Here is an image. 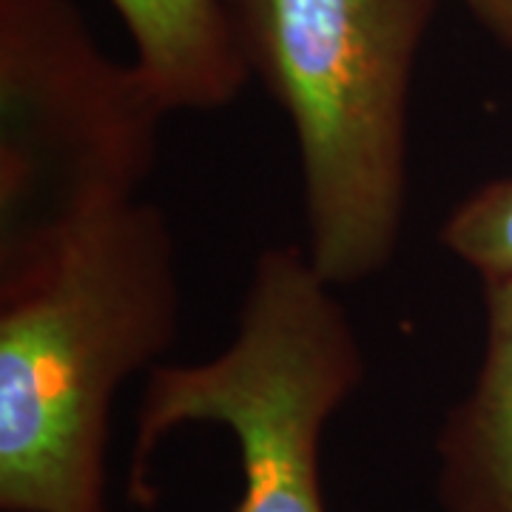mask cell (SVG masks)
Instances as JSON below:
<instances>
[{
  "instance_id": "1",
  "label": "cell",
  "mask_w": 512,
  "mask_h": 512,
  "mask_svg": "<svg viewBox=\"0 0 512 512\" xmlns=\"http://www.w3.org/2000/svg\"><path fill=\"white\" fill-rule=\"evenodd\" d=\"M180 316L177 239L143 200L0 285V510L109 512L114 393L157 367Z\"/></svg>"
},
{
  "instance_id": "2",
  "label": "cell",
  "mask_w": 512,
  "mask_h": 512,
  "mask_svg": "<svg viewBox=\"0 0 512 512\" xmlns=\"http://www.w3.org/2000/svg\"><path fill=\"white\" fill-rule=\"evenodd\" d=\"M439 0H220L251 77L291 120L305 254L333 288L393 262L410 86Z\"/></svg>"
},
{
  "instance_id": "3",
  "label": "cell",
  "mask_w": 512,
  "mask_h": 512,
  "mask_svg": "<svg viewBox=\"0 0 512 512\" xmlns=\"http://www.w3.org/2000/svg\"><path fill=\"white\" fill-rule=\"evenodd\" d=\"M365 379L348 311L305 248L256 256L228 348L194 365L148 370L137 410L128 495L154 507L151 458L185 424H217L237 441V512H328L322 436Z\"/></svg>"
},
{
  "instance_id": "4",
  "label": "cell",
  "mask_w": 512,
  "mask_h": 512,
  "mask_svg": "<svg viewBox=\"0 0 512 512\" xmlns=\"http://www.w3.org/2000/svg\"><path fill=\"white\" fill-rule=\"evenodd\" d=\"M165 114L72 0H0V285L137 200Z\"/></svg>"
},
{
  "instance_id": "5",
  "label": "cell",
  "mask_w": 512,
  "mask_h": 512,
  "mask_svg": "<svg viewBox=\"0 0 512 512\" xmlns=\"http://www.w3.org/2000/svg\"><path fill=\"white\" fill-rule=\"evenodd\" d=\"M444 512H512V279L484 282V356L436 436Z\"/></svg>"
},
{
  "instance_id": "6",
  "label": "cell",
  "mask_w": 512,
  "mask_h": 512,
  "mask_svg": "<svg viewBox=\"0 0 512 512\" xmlns=\"http://www.w3.org/2000/svg\"><path fill=\"white\" fill-rule=\"evenodd\" d=\"M168 111L231 106L251 80L220 0H109Z\"/></svg>"
},
{
  "instance_id": "7",
  "label": "cell",
  "mask_w": 512,
  "mask_h": 512,
  "mask_svg": "<svg viewBox=\"0 0 512 512\" xmlns=\"http://www.w3.org/2000/svg\"><path fill=\"white\" fill-rule=\"evenodd\" d=\"M439 245L481 282L512 279V174L476 188L441 222Z\"/></svg>"
},
{
  "instance_id": "8",
  "label": "cell",
  "mask_w": 512,
  "mask_h": 512,
  "mask_svg": "<svg viewBox=\"0 0 512 512\" xmlns=\"http://www.w3.org/2000/svg\"><path fill=\"white\" fill-rule=\"evenodd\" d=\"M476 23L512 55V0H458Z\"/></svg>"
}]
</instances>
